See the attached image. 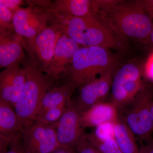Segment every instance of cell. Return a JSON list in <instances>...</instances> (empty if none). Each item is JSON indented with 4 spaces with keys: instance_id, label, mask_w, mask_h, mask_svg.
<instances>
[{
    "instance_id": "6da1fadb",
    "label": "cell",
    "mask_w": 153,
    "mask_h": 153,
    "mask_svg": "<svg viewBox=\"0 0 153 153\" xmlns=\"http://www.w3.org/2000/svg\"><path fill=\"white\" fill-rule=\"evenodd\" d=\"M21 64L26 75V82L21 98L14 108L23 132L35 123L44 95L55 86L56 81L44 72L29 54Z\"/></svg>"
},
{
    "instance_id": "7a4b0ae2",
    "label": "cell",
    "mask_w": 153,
    "mask_h": 153,
    "mask_svg": "<svg viewBox=\"0 0 153 153\" xmlns=\"http://www.w3.org/2000/svg\"><path fill=\"white\" fill-rule=\"evenodd\" d=\"M51 21L64 28L65 33L84 47H100L108 49H124L125 42L106 23L94 17L62 16L52 13Z\"/></svg>"
},
{
    "instance_id": "3957f363",
    "label": "cell",
    "mask_w": 153,
    "mask_h": 153,
    "mask_svg": "<svg viewBox=\"0 0 153 153\" xmlns=\"http://www.w3.org/2000/svg\"><path fill=\"white\" fill-rule=\"evenodd\" d=\"M122 1L108 13L100 16L121 40L147 41L153 28L152 19L140 1L125 3Z\"/></svg>"
},
{
    "instance_id": "277c9868",
    "label": "cell",
    "mask_w": 153,
    "mask_h": 153,
    "mask_svg": "<svg viewBox=\"0 0 153 153\" xmlns=\"http://www.w3.org/2000/svg\"><path fill=\"white\" fill-rule=\"evenodd\" d=\"M109 49L100 47H83L75 53L63 83L75 89L91 82L115 66Z\"/></svg>"
},
{
    "instance_id": "5b68a950",
    "label": "cell",
    "mask_w": 153,
    "mask_h": 153,
    "mask_svg": "<svg viewBox=\"0 0 153 153\" xmlns=\"http://www.w3.org/2000/svg\"><path fill=\"white\" fill-rule=\"evenodd\" d=\"M142 75L138 64L129 62L119 68L113 77L111 102L119 111L127 107L143 89Z\"/></svg>"
},
{
    "instance_id": "8992f818",
    "label": "cell",
    "mask_w": 153,
    "mask_h": 153,
    "mask_svg": "<svg viewBox=\"0 0 153 153\" xmlns=\"http://www.w3.org/2000/svg\"><path fill=\"white\" fill-rule=\"evenodd\" d=\"M153 100L152 91L144 87L121 117L134 134L146 144L153 143V121L151 107Z\"/></svg>"
},
{
    "instance_id": "52a82bcc",
    "label": "cell",
    "mask_w": 153,
    "mask_h": 153,
    "mask_svg": "<svg viewBox=\"0 0 153 153\" xmlns=\"http://www.w3.org/2000/svg\"><path fill=\"white\" fill-rule=\"evenodd\" d=\"M64 33L62 25L53 23L51 26H47L35 37L24 40L25 48L28 54L46 73L54 55L57 40Z\"/></svg>"
},
{
    "instance_id": "ba28073f",
    "label": "cell",
    "mask_w": 153,
    "mask_h": 153,
    "mask_svg": "<svg viewBox=\"0 0 153 153\" xmlns=\"http://www.w3.org/2000/svg\"><path fill=\"white\" fill-rule=\"evenodd\" d=\"M52 15L47 10L33 6L19 9L14 13V32L23 38H33L47 27Z\"/></svg>"
},
{
    "instance_id": "9c48e42d",
    "label": "cell",
    "mask_w": 153,
    "mask_h": 153,
    "mask_svg": "<svg viewBox=\"0 0 153 153\" xmlns=\"http://www.w3.org/2000/svg\"><path fill=\"white\" fill-rule=\"evenodd\" d=\"M22 138L27 153H51L60 147L52 125L34 123L23 131Z\"/></svg>"
},
{
    "instance_id": "30bf717a",
    "label": "cell",
    "mask_w": 153,
    "mask_h": 153,
    "mask_svg": "<svg viewBox=\"0 0 153 153\" xmlns=\"http://www.w3.org/2000/svg\"><path fill=\"white\" fill-rule=\"evenodd\" d=\"M56 130L57 141L60 147L75 150L84 134L80 112L75 102L68 100L67 108L58 122L53 125Z\"/></svg>"
},
{
    "instance_id": "8fae6325",
    "label": "cell",
    "mask_w": 153,
    "mask_h": 153,
    "mask_svg": "<svg viewBox=\"0 0 153 153\" xmlns=\"http://www.w3.org/2000/svg\"><path fill=\"white\" fill-rule=\"evenodd\" d=\"M113 70L110 69L79 88V94L75 103L80 113L95 105L104 102L111 89Z\"/></svg>"
},
{
    "instance_id": "7c38bea8",
    "label": "cell",
    "mask_w": 153,
    "mask_h": 153,
    "mask_svg": "<svg viewBox=\"0 0 153 153\" xmlns=\"http://www.w3.org/2000/svg\"><path fill=\"white\" fill-rule=\"evenodd\" d=\"M79 46L65 33L61 35L57 40L47 74L56 81L63 78L71 66L74 54L80 48Z\"/></svg>"
},
{
    "instance_id": "4fadbf2b",
    "label": "cell",
    "mask_w": 153,
    "mask_h": 153,
    "mask_svg": "<svg viewBox=\"0 0 153 153\" xmlns=\"http://www.w3.org/2000/svg\"><path fill=\"white\" fill-rule=\"evenodd\" d=\"M26 79L20 64L4 68L0 73V100L15 108L22 96Z\"/></svg>"
},
{
    "instance_id": "5bb4252c",
    "label": "cell",
    "mask_w": 153,
    "mask_h": 153,
    "mask_svg": "<svg viewBox=\"0 0 153 153\" xmlns=\"http://www.w3.org/2000/svg\"><path fill=\"white\" fill-rule=\"evenodd\" d=\"M24 40L14 31H0V67L21 64L25 57Z\"/></svg>"
},
{
    "instance_id": "9a60e30c",
    "label": "cell",
    "mask_w": 153,
    "mask_h": 153,
    "mask_svg": "<svg viewBox=\"0 0 153 153\" xmlns=\"http://www.w3.org/2000/svg\"><path fill=\"white\" fill-rule=\"evenodd\" d=\"M47 11L62 16L83 18L98 15L94 0H57Z\"/></svg>"
},
{
    "instance_id": "2e32d148",
    "label": "cell",
    "mask_w": 153,
    "mask_h": 153,
    "mask_svg": "<svg viewBox=\"0 0 153 153\" xmlns=\"http://www.w3.org/2000/svg\"><path fill=\"white\" fill-rule=\"evenodd\" d=\"M80 114L83 128H96L106 123L115 124L120 116L118 110L111 102L95 105Z\"/></svg>"
},
{
    "instance_id": "e0dca14e",
    "label": "cell",
    "mask_w": 153,
    "mask_h": 153,
    "mask_svg": "<svg viewBox=\"0 0 153 153\" xmlns=\"http://www.w3.org/2000/svg\"><path fill=\"white\" fill-rule=\"evenodd\" d=\"M22 132V125L14 108L0 100V135L11 141Z\"/></svg>"
},
{
    "instance_id": "ac0fdd59",
    "label": "cell",
    "mask_w": 153,
    "mask_h": 153,
    "mask_svg": "<svg viewBox=\"0 0 153 153\" xmlns=\"http://www.w3.org/2000/svg\"><path fill=\"white\" fill-rule=\"evenodd\" d=\"M134 134L121 117L114 124V139L123 153H140L137 144Z\"/></svg>"
},
{
    "instance_id": "d6986e66",
    "label": "cell",
    "mask_w": 153,
    "mask_h": 153,
    "mask_svg": "<svg viewBox=\"0 0 153 153\" xmlns=\"http://www.w3.org/2000/svg\"><path fill=\"white\" fill-rule=\"evenodd\" d=\"M75 89L73 86L65 83L54 86L44 95L40 112L66 103Z\"/></svg>"
},
{
    "instance_id": "ffe728a7",
    "label": "cell",
    "mask_w": 153,
    "mask_h": 153,
    "mask_svg": "<svg viewBox=\"0 0 153 153\" xmlns=\"http://www.w3.org/2000/svg\"><path fill=\"white\" fill-rule=\"evenodd\" d=\"M86 136L91 143L101 153H123L114 138L100 139L96 136L94 131L87 134Z\"/></svg>"
},
{
    "instance_id": "44dd1931",
    "label": "cell",
    "mask_w": 153,
    "mask_h": 153,
    "mask_svg": "<svg viewBox=\"0 0 153 153\" xmlns=\"http://www.w3.org/2000/svg\"><path fill=\"white\" fill-rule=\"evenodd\" d=\"M67 105L68 102L60 106L39 113L36 118L35 123L54 125L58 122L65 112L67 108Z\"/></svg>"
},
{
    "instance_id": "7402d4cb",
    "label": "cell",
    "mask_w": 153,
    "mask_h": 153,
    "mask_svg": "<svg viewBox=\"0 0 153 153\" xmlns=\"http://www.w3.org/2000/svg\"><path fill=\"white\" fill-rule=\"evenodd\" d=\"M14 13L4 6L0 5V31H14Z\"/></svg>"
},
{
    "instance_id": "603a6c76",
    "label": "cell",
    "mask_w": 153,
    "mask_h": 153,
    "mask_svg": "<svg viewBox=\"0 0 153 153\" xmlns=\"http://www.w3.org/2000/svg\"><path fill=\"white\" fill-rule=\"evenodd\" d=\"M114 124L106 123L96 128L94 131L96 136L102 140L114 138Z\"/></svg>"
},
{
    "instance_id": "cb8c5ba5",
    "label": "cell",
    "mask_w": 153,
    "mask_h": 153,
    "mask_svg": "<svg viewBox=\"0 0 153 153\" xmlns=\"http://www.w3.org/2000/svg\"><path fill=\"white\" fill-rule=\"evenodd\" d=\"M75 150L76 153H101L91 143L85 134L79 140Z\"/></svg>"
},
{
    "instance_id": "d4e9b609",
    "label": "cell",
    "mask_w": 153,
    "mask_h": 153,
    "mask_svg": "<svg viewBox=\"0 0 153 153\" xmlns=\"http://www.w3.org/2000/svg\"><path fill=\"white\" fill-rule=\"evenodd\" d=\"M10 145V150L5 153H27L23 146L22 134L13 139Z\"/></svg>"
},
{
    "instance_id": "484cf974",
    "label": "cell",
    "mask_w": 153,
    "mask_h": 153,
    "mask_svg": "<svg viewBox=\"0 0 153 153\" xmlns=\"http://www.w3.org/2000/svg\"><path fill=\"white\" fill-rule=\"evenodd\" d=\"M23 1L20 0H0V5L4 6L14 13L20 9Z\"/></svg>"
},
{
    "instance_id": "4316f807",
    "label": "cell",
    "mask_w": 153,
    "mask_h": 153,
    "mask_svg": "<svg viewBox=\"0 0 153 153\" xmlns=\"http://www.w3.org/2000/svg\"><path fill=\"white\" fill-rule=\"evenodd\" d=\"M145 74L149 79L153 81V54L149 57L146 64Z\"/></svg>"
},
{
    "instance_id": "83f0119b",
    "label": "cell",
    "mask_w": 153,
    "mask_h": 153,
    "mask_svg": "<svg viewBox=\"0 0 153 153\" xmlns=\"http://www.w3.org/2000/svg\"><path fill=\"white\" fill-rule=\"evenodd\" d=\"M143 7L148 15L153 19V0L140 1Z\"/></svg>"
},
{
    "instance_id": "f1b7e54d",
    "label": "cell",
    "mask_w": 153,
    "mask_h": 153,
    "mask_svg": "<svg viewBox=\"0 0 153 153\" xmlns=\"http://www.w3.org/2000/svg\"><path fill=\"white\" fill-rule=\"evenodd\" d=\"M140 149V153H153V143L143 146Z\"/></svg>"
},
{
    "instance_id": "f546056e",
    "label": "cell",
    "mask_w": 153,
    "mask_h": 153,
    "mask_svg": "<svg viewBox=\"0 0 153 153\" xmlns=\"http://www.w3.org/2000/svg\"><path fill=\"white\" fill-rule=\"evenodd\" d=\"M148 41H149V43H150L151 45L153 47V28L152 32H151L150 35L149 37Z\"/></svg>"
},
{
    "instance_id": "4dcf8cb0",
    "label": "cell",
    "mask_w": 153,
    "mask_h": 153,
    "mask_svg": "<svg viewBox=\"0 0 153 153\" xmlns=\"http://www.w3.org/2000/svg\"><path fill=\"white\" fill-rule=\"evenodd\" d=\"M151 115L153 121V100L152 103V107H151Z\"/></svg>"
}]
</instances>
